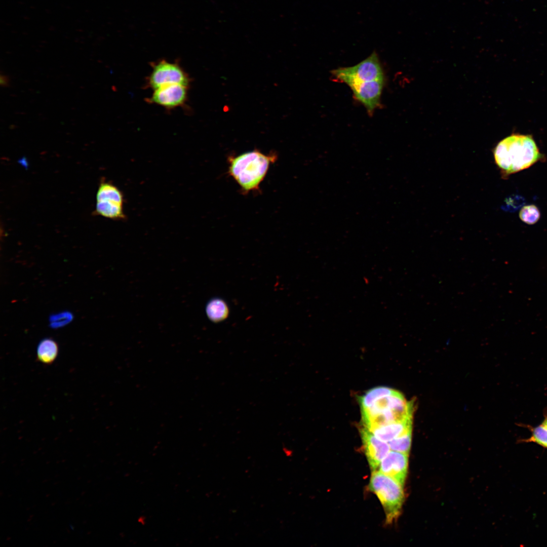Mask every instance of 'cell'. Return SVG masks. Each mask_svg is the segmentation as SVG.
<instances>
[{
    "instance_id": "7",
    "label": "cell",
    "mask_w": 547,
    "mask_h": 547,
    "mask_svg": "<svg viewBox=\"0 0 547 547\" xmlns=\"http://www.w3.org/2000/svg\"><path fill=\"white\" fill-rule=\"evenodd\" d=\"M361 436L369 467L372 471H377L381 461L390 451L389 445L364 427L361 429Z\"/></svg>"
},
{
    "instance_id": "18",
    "label": "cell",
    "mask_w": 547,
    "mask_h": 547,
    "mask_svg": "<svg viewBox=\"0 0 547 547\" xmlns=\"http://www.w3.org/2000/svg\"><path fill=\"white\" fill-rule=\"evenodd\" d=\"M519 217L524 223L528 224H533L539 220L540 212L535 205L525 206L520 210Z\"/></svg>"
},
{
    "instance_id": "10",
    "label": "cell",
    "mask_w": 547,
    "mask_h": 547,
    "mask_svg": "<svg viewBox=\"0 0 547 547\" xmlns=\"http://www.w3.org/2000/svg\"><path fill=\"white\" fill-rule=\"evenodd\" d=\"M412 425L411 417L403 421L378 427L370 432L380 440L388 442L392 439L412 429Z\"/></svg>"
},
{
    "instance_id": "5",
    "label": "cell",
    "mask_w": 547,
    "mask_h": 547,
    "mask_svg": "<svg viewBox=\"0 0 547 547\" xmlns=\"http://www.w3.org/2000/svg\"><path fill=\"white\" fill-rule=\"evenodd\" d=\"M190 79L177 62L162 59L154 63L147 79V85L154 90L161 86L178 84L188 86Z\"/></svg>"
},
{
    "instance_id": "13",
    "label": "cell",
    "mask_w": 547,
    "mask_h": 547,
    "mask_svg": "<svg viewBox=\"0 0 547 547\" xmlns=\"http://www.w3.org/2000/svg\"><path fill=\"white\" fill-rule=\"evenodd\" d=\"M206 313L209 319L218 323L225 320L229 315V308L225 301L220 298H214L206 304Z\"/></svg>"
},
{
    "instance_id": "15",
    "label": "cell",
    "mask_w": 547,
    "mask_h": 547,
    "mask_svg": "<svg viewBox=\"0 0 547 547\" xmlns=\"http://www.w3.org/2000/svg\"><path fill=\"white\" fill-rule=\"evenodd\" d=\"M519 426L525 427L531 432V436L528 438L520 439L518 443H534L542 447L547 449V427L540 424L536 426L529 424H518Z\"/></svg>"
},
{
    "instance_id": "9",
    "label": "cell",
    "mask_w": 547,
    "mask_h": 547,
    "mask_svg": "<svg viewBox=\"0 0 547 547\" xmlns=\"http://www.w3.org/2000/svg\"><path fill=\"white\" fill-rule=\"evenodd\" d=\"M384 79L365 82L351 90L356 99L366 107L369 113L380 105V97Z\"/></svg>"
},
{
    "instance_id": "12",
    "label": "cell",
    "mask_w": 547,
    "mask_h": 547,
    "mask_svg": "<svg viewBox=\"0 0 547 547\" xmlns=\"http://www.w3.org/2000/svg\"><path fill=\"white\" fill-rule=\"evenodd\" d=\"M95 212L97 214L113 220H125L126 215L123 205L113 202H96Z\"/></svg>"
},
{
    "instance_id": "3",
    "label": "cell",
    "mask_w": 547,
    "mask_h": 547,
    "mask_svg": "<svg viewBox=\"0 0 547 547\" xmlns=\"http://www.w3.org/2000/svg\"><path fill=\"white\" fill-rule=\"evenodd\" d=\"M403 486L394 478L379 471L372 473L369 488L380 500L387 523H392L400 514L404 500Z\"/></svg>"
},
{
    "instance_id": "11",
    "label": "cell",
    "mask_w": 547,
    "mask_h": 547,
    "mask_svg": "<svg viewBox=\"0 0 547 547\" xmlns=\"http://www.w3.org/2000/svg\"><path fill=\"white\" fill-rule=\"evenodd\" d=\"M59 351L57 342L50 338L41 340L36 349L37 359L45 364H51L56 359Z\"/></svg>"
},
{
    "instance_id": "14",
    "label": "cell",
    "mask_w": 547,
    "mask_h": 547,
    "mask_svg": "<svg viewBox=\"0 0 547 547\" xmlns=\"http://www.w3.org/2000/svg\"><path fill=\"white\" fill-rule=\"evenodd\" d=\"M96 202L107 201L124 205L125 199L122 191L112 183L102 182L96 193Z\"/></svg>"
},
{
    "instance_id": "6",
    "label": "cell",
    "mask_w": 547,
    "mask_h": 547,
    "mask_svg": "<svg viewBox=\"0 0 547 547\" xmlns=\"http://www.w3.org/2000/svg\"><path fill=\"white\" fill-rule=\"evenodd\" d=\"M153 90L148 101L167 109L183 105L187 98L188 86L182 84L166 85Z\"/></svg>"
},
{
    "instance_id": "21",
    "label": "cell",
    "mask_w": 547,
    "mask_h": 547,
    "mask_svg": "<svg viewBox=\"0 0 547 547\" xmlns=\"http://www.w3.org/2000/svg\"><path fill=\"white\" fill-rule=\"evenodd\" d=\"M543 419L541 424L547 427V407L543 411Z\"/></svg>"
},
{
    "instance_id": "17",
    "label": "cell",
    "mask_w": 547,
    "mask_h": 547,
    "mask_svg": "<svg viewBox=\"0 0 547 547\" xmlns=\"http://www.w3.org/2000/svg\"><path fill=\"white\" fill-rule=\"evenodd\" d=\"M412 440V429L392 439L388 443L390 450L409 454Z\"/></svg>"
},
{
    "instance_id": "8",
    "label": "cell",
    "mask_w": 547,
    "mask_h": 547,
    "mask_svg": "<svg viewBox=\"0 0 547 547\" xmlns=\"http://www.w3.org/2000/svg\"><path fill=\"white\" fill-rule=\"evenodd\" d=\"M408 454L389 451L383 458L379 466V471L387 475L404 485L407 475Z\"/></svg>"
},
{
    "instance_id": "4",
    "label": "cell",
    "mask_w": 547,
    "mask_h": 547,
    "mask_svg": "<svg viewBox=\"0 0 547 547\" xmlns=\"http://www.w3.org/2000/svg\"><path fill=\"white\" fill-rule=\"evenodd\" d=\"M332 73L351 90L363 82L384 79L379 59L375 52L358 64L336 69Z\"/></svg>"
},
{
    "instance_id": "16",
    "label": "cell",
    "mask_w": 547,
    "mask_h": 547,
    "mask_svg": "<svg viewBox=\"0 0 547 547\" xmlns=\"http://www.w3.org/2000/svg\"><path fill=\"white\" fill-rule=\"evenodd\" d=\"M397 392L392 388L384 386H379L372 388L368 390L363 396L359 397V402L361 409H367L370 407L377 399L385 396L392 395Z\"/></svg>"
},
{
    "instance_id": "2",
    "label": "cell",
    "mask_w": 547,
    "mask_h": 547,
    "mask_svg": "<svg viewBox=\"0 0 547 547\" xmlns=\"http://www.w3.org/2000/svg\"><path fill=\"white\" fill-rule=\"evenodd\" d=\"M277 158L275 153L266 154L257 149L230 156L228 159V173L244 192L258 190L270 165Z\"/></svg>"
},
{
    "instance_id": "19",
    "label": "cell",
    "mask_w": 547,
    "mask_h": 547,
    "mask_svg": "<svg viewBox=\"0 0 547 547\" xmlns=\"http://www.w3.org/2000/svg\"><path fill=\"white\" fill-rule=\"evenodd\" d=\"M73 319V314L68 311L52 314L49 317V326L53 329L62 327L70 323Z\"/></svg>"
},
{
    "instance_id": "1",
    "label": "cell",
    "mask_w": 547,
    "mask_h": 547,
    "mask_svg": "<svg viewBox=\"0 0 547 547\" xmlns=\"http://www.w3.org/2000/svg\"><path fill=\"white\" fill-rule=\"evenodd\" d=\"M540 157L535 142L528 135L513 134L500 141L494 151L495 163L504 175L526 169Z\"/></svg>"
},
{
    "instance_id": "20",
    "label": "cell",
    "mask_w": 547,
    "mask_h": 547,
    "mask_svg": "<svg viewBox=\"0 0 547 547\" xmlns=\"http://www.w3.org/2000/svg\"><path fill=\"white\" fill-rule=\"evenodd\" d=\"M10 80L9 77L5 74H1V85L3 87H8L9 85Z\"/></svg>"
}]
</instances>
